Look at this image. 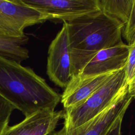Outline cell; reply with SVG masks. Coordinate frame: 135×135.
<instances>
[{
	"label": "cell",
	"instance_id": "cell-1",
	"mask_svg": "<svg viewBox=\"0 0 135 135\" xmlns=\"http://www.w3.org/2000/svg\"><path fill=\"white\" fill-rule=\"evenodd\" d=\"M0 95L25 117L41 110H55L61 95L30 67L0 55Z\"/></svg>",
	"mask_w": 135,
	"mask_h": 135
},
{
	"label": "cell",
	"instance_id": "cell-2",
	"mask_svg": "<svg viewBox=\"0 0 135 135\" xmlns=\"http://www.w3.org/2000/svg\"><path fill=\"white\" fill-rule=\"evenodd\" d=\"M66 22L72 75L100 51L123 43V25L100 10Z\"/></svg>",
	"mask_w": 135,
	"mask_h": 135
},
{
	"label": "cell",
	"instance_id": "cell-3",
	"mask_svg": "<svg viewBox=\"0 0 135 135\" xmlns=\"http://www.w3.org/2000/svg\"><path fill=\"white\" fill-rule=\"evenodd\" d=\"M127 86L124 69L115 72L83 102L64 109L63 127L70 130L91 120L110 106Z\"/></svg>",
	"mask_w": 135,
	"mask_h": 135
},
{
	"label": "cell",
	"instance_id": "cell-4",
	"mask_svg": "<svg viewBox=\"0 0 135 135\" xmlns=\"http://www.w3.org/2000/svg\"><path fill=\"white\" fill-rule=\"evenodd\" d=\"M49 20L40 10L22 0H0V37L17 39L27 36L24 30Z\"/></svg>",
	"mask_w": 135,
	"mask_h": 135
},
{
	"label": "cell",
	"instance_id": "cell-5",
	"mask_svg": "<svg viewBox=\"0 0 135 135\" xmlns=\"http://www.w3.org/2000/svg\"><path fill=\"white\" fill-rule=\"evenodd\" d=\"M47 54V75L56 85L64 89L72 76L66 22H63L61 30L50 43Z\"/></svg>",
	"mask_w": 135,
	"mask_h": 135
},
{
	"label": "cell",
	"instance_id": "cell-6",
	"mask_svg": "<svg viewBox=\"0 0 135 135\" xmlns=\"http://www.w3.org/2000/svg\"><path fill=\"white\" fill-rule=\"evenodd\" d=\"M133 99L127 86L110 106L91 120L70 130L63 127L51 135H105L118 120L123 118Z\"/></svg>",
	"mask_w": 135,
	"mask_h": 135
},
{
	"label": "cell",
	"instance_id": "cell-7",
	"mask_svg": "<svg viewBox=\"0 0 135 135\" xmlns=\"http://www.w3.org/2000/svg\"><path fill=\"white\" fill-rule=\"evenodd\" d=\"M46 14L51 21L69 22L100 11L98 0H22Z\"/></svg>",
	"mask_w": 135,
	"mask_h": 135
},
{
	"label": "cell",
	"instance_id": "cell-8",
	"mask_svg": "<svg viewBox=\"0 0 135 135\" xmlns=\"http://www.w3.org/2000/svg\"><path fill=\"white\" fill-rule=\"evenodd\" d=\"M115 72L96 75H72L61 95V102L64 109L74 107L83 102Z\"/></svg>",
	"mask_w": 135,
	"mask_h": 135
},
{
	"label": "cell",
	"instance_id": "cell-9",
	"mask_svg": "<svg viewBox=\"0 0 135 135\" xmlns=\"http://www.w3.org/2000/svg\"><path fill=\"white\" fill-rule=\"evenodd\" d=\"M63 115V110H41L17 124L8 126L2 135H48L54 131Z\"/></svg>",
	"mask_w": 135,
	"mask_h": 135
},
{
	"label": "cell",
	"instance_id": "cell-10",
	"mask_svg": "<svg viewBox=\"0 0 135 135\" xmlns=\"http://www.w3.org/2000/svg\"><path fill=\"white\" fill-rule=\"evenodd\" d=\"M130 46L123 42L100 51L78 74L96 75L115 72L124 69Z\"/></svg>",
	"mask_w": 135,
	"mask_h": 135
},
{
	"label": "cell",
	"instance_id": "cell-11",
	"mask_svg": "<svg viewBox=\"0 0 135 135\" xmlns=\"http://www.w3.org/2000/svg\"><path fill=\"white\" fill-rule=\"evenodd\" d=\"M133 0H98L100 10L118 21L123 26L127 23Z\"/></svg>",
	"mask_w": 135,
	"mask_h": 135
},
{
	"label": "cell",
	"instance_id": "cell-12",
	"mask_svg": "<svg viewBox=\"0 0 135 135\" xmlns=\"http://www.w3.org/2000/svg\"><path fill=\"white\" fill-rule=\"evenodd\" d=\"M28 37L17 39L0 37V55L18 62L29 58V51L23 45L27 44Z\"/></svg>",
	"mask_w": 135,
	"mask_h": 135
},
{
	"label": "cell",
	"instance_id": "cell-13",
	"mask_svg": "<svg viewBox=\"0 0 135 135\" xmlns=\"http://www.w3.org/2000/svg\"><path fill=\"white\" fill-rule=\"evenodd\" d=\"M122 36L129 46L135 42V0H133L128 20L122 28Z\"/></svg>",
	"mask_w": 135,
	"mask_h": 135
},
{
	"label": "cell",
	"instance_id": "cell-14",
	"mask_svg": "<svg viewBox=\"0 0 135 135\" xmlns=\"http://www.w3.org/2000/svg\"><path fill=\"white\" fill-rule=\"evenodd\" d=\"M15 108L0 95V135L8 126L9 119Z\"/></svg>",
	"mask_w": 135,
	"mask_h": 135
},
{
	"label": "cell",
	"instance_id": "cell-15",
	"mask_svg": "<svg viewBox=\"0 0 135 135\" xmlns=\"http://www.w3.org/2000/svg\"><path fill=\"white\" fill-rule=\"evenodd\" d=\"M123 69L127 83L129 84L135 79V42L130 45L129 54Z\"/></svg>",
	"mask_w": 135,
	"mask_h": 135
},
{
	"label": "cell",
	"instance_id": "cell-16",
	"mask_svg": "<svg viewBox=\"0 0 135 135\" xmlns=\"http://www.w3.org/2000/svg\"><path fill=\"white\" fill-rule=\"evenodd\" d=\"M123 118L118 120L105 135H121V125Z\"/></svg>",
	"mask_w": 135,
	"mask_h": 135
},
{
	"label": "cell",
	"instance_id": "cell-17",
	"mask_svg": "<svg viewBox=\"0 0 135 135\" xmlns=\"http://www.w3.org/2000/svg\"><path fill=\"white\" fill-rule=\"evenodd\" d=\"M128 90L130 95L133 99H135V79L128 84Z\"/></svg>",
	"mask_w": 135,
	"mask_h": 135
}]
</instances>
